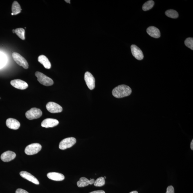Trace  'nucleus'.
Returning a JSON list of instances; mask_svg holds the SVG:
<instances>
[{
    "instance_id": "obj_19",
    "label": "nucleus",
    "mask_w": 193,
    "mask_h": 193,
    "mask_svg": "<svg viewBox=\"0 0 193 193\" xmlns=\"http://www.w3.org/2000/svg\"><path fill=\"white\" fill-rule=\"evenodd\" d=\"M21 6L17 1L13 2L12 7H11V11L13 15L18 14L21 12Z\"/></svg>"
},
{
    "instance_id": "obj_31",
    "label": "nucleus",
    "mask_w": 193,
    "mask_h": 193,
    "mask_svg": "<svg viewBox=\"0 0 193 193\" xmlns=\"http://www.w3.org/2000/svg\"><path fill=\"white\" fill-rule=\"evenodd\" d=\"M65 1L66 2L69 3H70V2H71L70 0H69V1H68V0H66Z\"/></svg>"
},
{
    "instance_id": "obj_4",
    "label": "nucleus",
    "mask_w": 193,
    "mask_h": 193,
    "mask_svg": "<svg viewBox=\"0 0 193 193\" xmlns=\"http://www.w3.org/2000/svg\"><path fill=\"white\" fill-rule=\"evenodd\" d=\"M42 112L40 109L33 108L26 113V116L29 120L36 119L42 116Z\"/></svg>"
},
{
    "instance_id": "obj_32",
    "label": "nucleus",
    "mask_w": 193,
    "mask_h": 193,
    "mask_svg": "<svg viewBox=\"0 0 193 193\" xmlns=\"http://www.w3.org/2000/svg\"><path fill=\"white\" fill-rule=\"evenodd\" d=\"M13 32L14 33H14H15V30H13Z\"/></svg>"
},
{
    "instance_id": "obj_26",
    "label": "nucleus",
    "mask_w": 193,
    "mask_h": 193,
    "mask_svg": "<svg viewBox=\"0 0 193 193\" xmlns=\"http://www.w3.org/2000/svg\"><path fill=\"white\" fill-rule=\"evenodd\" d=\"M166 193H175L174 188L172 186L168 187L166 192Z\"/></svg>"
},
{
    "instance_id": "obj_12",
    "label": "nucleus",
    "mask_w": 193,
    "mask_h": 193,
    "mask_svg": "<svg viewBox=\"0 0 193 193\" xmlns=\"http://www.w3.org/2000/svg\"><path fill=\"white\" fill-rule=\"evenodd\" d=\"M16 154L14 152L8 151L2 154L1 158L5 162H8L14 159L16 157Z\"/></svg>"
},
{
    "instance_id": "obj_29",
    "label": "nucleus",
    "mask_w": 193,
    "mask_h": 193,
    "mask_svg": "<svg viewBox=\"0 0 193 193\" xmlns=\"http://www.w3.org/2000/svg\"><path fill=\"white\" fill-rule=\"evenodd\" d=\"M191 149V150H193V140H192L191 142V143L190 145Z\"/></svg>"
},
{
    "instance_id": "obj_13",
    "label": "nucleus",
    "mask_w": 193,
    "mask_h": 193,
    "mask_svg": "<svg viewBox=\"0 0 193 193\" xmlns=\"http://www.w3.org/2000/svg\"><path fill=\"white\" fill-rule=\"evenodd\" d=\"M21 176L26 180L36 185H39L40 182L36 177L33 176L30 173L25 171H22L20 172Z\"/></svg>"
},
{
    "instance_id": "obj_15",
    "label": "nucleus",
    "mask_w": 193,
    "mask_h": 193,
    "mask_svg": "<svg viewBox=\"0 0 193 193\" xmlns=\"http://www.w3.org/2000/svg\"><path fill=\"white\" fill-rule=\"evenodd\" d=\"M95 181L94 179H91L89 180L85 177H82L77 182V185L79 188H83L89 185H92L94 184Z\"/></svg>"
},
{
    "instance_id": "obj_24",
    "label": "nucleus",
    "mask_w": 193,
    "mask_h": 193,
    "mask_svg": "<svg viewBox=\"0 0 193 193\" xmlns=\"http://www.w3.org/2000/svg\"><path fill=\"white\" fill-rule=\"evenodd\" d=\"M185 45L190 49L193 50V39L192 38H187L185 41Z\"/></svg>"
},
{
    "instance_id": "obj_3",
    "label": "nucleus",
    "mask_w": 193,
    "mask_h": 193,
    "mask_svg": "<svg viewBox=\"0 0 193 193\" xmlns=\"http://www.w3.org/2000/svg\"><path fill=\"white\" fill-rule=\"evenodd\" d=\"M42 146L38 143H34L27 146L25 149L26 154L32 155L37 153L42 149Z\"/></svg>"
},
{
    "instance_id": "obj_2",
    "label": "nucleus",
    "mask_w": 193,
    "mask_h": 193,
    "mask_svg": "<svg viewBox=\"0 0 193 193\" xmlns=\"http://www.w3.org/2000/svg\"><path fill=\"white\" fill-rule=\"evenodd\" d=\"M35 76L37 78L39 82L43 85L49 86L53 84V81L51 79L40 72H36Z\"/></svg>"
},
{
    "instance_id": "obj_11",
    "label": "nucleus",
    "mask_w": 193,
    "mask_h": 193,
    "mask_svg": "<svg viewBox=\"0 0 193 193\" xmlns=\"http://www.w3.org/2000/svg\"><path fill=\"white\" fill-rule=\"evenodd\" d=\"M59 124V121L55 119L47 118L43 121L41 123L42 127L48 128L53 127Z\"/></svg>"
},
{
    "instance_id": "obj_18",
    "label": "nucleus",
    "mask_w": 193,
    "mask_h": 193,
    "mask_svg": "<svg viewBox=\"0 0 193 193\" xmlns=\"http://www.w3.org/2000/svg\"><path fill=\"white\" fill-rule=\"evenodd\" d=\"M38 61L42 64L46 69H50L51 68V63L45 56L42 55L39 56L38 57Z\"/></svg>"
},
{
    "instance_id": "obj_20",
    "label": "nucleus",
    "mask_w": 193,
    "mask_h": 193,
    "mask_svg": "<svg viewBox=\"0 0 193 193\" xmlns=\"http://www.w3.org/2000/svg\"><path fill=\"white\" fill-rule=\"evenodd\" d=\"M165 14L168 17L176 19L179 17V14L176 11L173 9H169L165 12Z\"/></svg>"
},
{
    "instance_id": "obj_5",
    "label": "nucleus",
    "mask_w": 193,
    "mask_h": 193,
    "mask_svg": "<svg viewBox=\"0 0 193 193\" xmlns=\"http://www.w3.org/2000/svg\"><path fill=\"white\" fill-rule=\"evenodd\" d=\"M14 60L19 66H21L24 69H27L29 67V64L27 60L18 53L13 52L12 54Z\"/></svg>"
},
{
    "instance_id": "obj_22",
    "label": "nucleus",
    "mask_w": 193,
    "mask_h": 193,
    "mask_svg": "<svg viewBox=\"0 0 193 193\" xmlns=\"http://www.w3.org/2000/svg\"><path fill=\"white\" fill-rule=\"evenodd\" d=\"M25 33L24 29L22 28H17L15 30V33L17 36L23 40H25Z\"/></svg>"
},
{
    "instance_id": "obj_21",
    "label": "nucleus",
    "mask_w": 193,
    "mask_h": 193,
    "mask_svg": "<svg viewBox=\"0 0 193 193\" xmlns=\"http://www.w3.org/2000/svg\"><path fill=\"white\" fill-rule=\"evenodd\" d=\"M154 4V2L153 1L151 0V1H148L144 3L142 6V9L145 11H149V10L153 8Z\"/></svg>"
},
{
    "instance_id": "obj_23",
    "label": "nucleus",
    "mask_w": 193,
    "mask_h": 193,
    "mask_svg": "<svg viewBox=\"0 0 193 193\" xmlns=\"http://www.w3.org/2000/svg\"><path fill=\"white\" fill-rule=\"evenodd\" d=\"M93 184L96 187H101L104 186L105 184V179L102 177H99L95 181Z\"/></svg>"
},
{
    "instance_id": "obj_25",
    "label": "nucleus",
    "mask_w": 193,
    "mask_h": 193,
    "mask_svg": "<svg viewBox=\"0 0 193 193\" xmlns=\"http://www.w3.org/2000/svg\"><path fill=\"white\" fill-rule=\"evenodd\" d=\"M5 63V59L4 56L2 55V54L0 53V68L3 67Z\"/></svg>"
},
{
    "instance_id": "obj_1",
    "label": "nucleus",
    "mask_w": 193,
    "mask_h": 193,
    "mask_svg": "<svg viewBox=\"0 0 193 193\" xmlns=\"http://www.w3.org/2000/svg\"><path fill=\"white\" fill-rule=\"evenodd\" d=\"M132 93V89L128 86L122 85L118 86L113 89L112 93L117 98H122L130 95Z\"/></svg>"
},
{
    "instance_id": "obj_9",
    "label": "nucleus",
    "mask_w": 193,
    "mask_h": 193,
    "mask_svg": "<svg viewBox=\"0 0 193 193\" xmlns=\"http://www.w3.org/2000/svg\"><path fill=\"white\" fill-rule=\"evenodd\" d=\"M11 84L15 88L21 90H24L28 87V84L26 82L19 79L13 80L11 81Z\"/></svg>"
},
{
    "instance_id": "obj_14",
    "label": "nucleus",
    "mask_w": 193,
    "mask_h": 193,
    "mask_svg": "<svg viewBox=\"0 0 193 193\" xmlns=\"http://www.w3.org/2000/svg\"><path fill=\"white\" fill-rule=\"evenodd\" d=\"M6 124L9 128L14 130L18 129L21 125L20 122L12 118L8 119Z\"/></svg>"
},
{
    "instance_id": "obj_6",
    "label": "nucleus",
    "mask_w": 193,
    "mask_h": 193,
    "mask_svg": "<svg viewBox=\"0 0 193 193\" xmlns=\"http://www.w3.org/2000/svg\"><path fill=\"white\" fill-rule=\"evenodd\" d=\"M76 142L75 138L71 137L65 138L60 142L59 148L60 150H64L71 148Z\"/></svg>"
},
{
    "instance_id": "obj_10",
    "label": "nucleus",
    "mask_w": 193,
    "mask_h": 193,
    "mask_svg": "<svg viewBox=\"0 0 193 193\" xmlns=\"http://www.w3.org/2000/svg\"><path fill=\"white\" fill-rule=\"evenodd\" d=\"M131 52L134 57L138 60L143 59L144 56L143 52L140 49L135 45H132L131 46Z\"/></svg>"
},
{
    "instance_id": "obj_28",
    "label": "nucleus",
    "mask_w": 193,
    "mask_h": 193,
    "mask_svg": "<svg viewBox=\"0 0 193 193\" xmlns=\"http://www.w3.org/2000/svg\"><path fill=\"white\" fill-rule=\"evenodd\" d=\"M89 193H105L104 191L103 190H98V191H92Z\"/></svg>"
},
{
    "instance_id": "obj_8",
    "label": "nucleus",
    "mask_w": 193,
    "mask_h": 193,
    "mask_svg": "<svg viewBox=\"0 0 193 193\" xmlns=\"http://www.w3.org/2000/svg\"><path fill=\"white\" fill-rule=\"evenodd\" d=\"M46 107L49 112L53 114L61 112L63 110V108L61 106L54 102H48L47 104Z\"/></svg>"
},
{
    "instance_id": "obj_27",
    "label": "nucleus",
    "mask_w": 193,
    "mask_h": 193,
    "mask_svg": "<svg viewBox=\"0 0 193 193\" xmlns=\"http://www.w3.org/2000/svg\"><path fill=\"white\" fill-rule=\"evenodd\" d=\"M15 193H29L26 191L21 188L17 189Z\"/></svg>"
},
{
    "instance_id": "obj_16",
    "label": "nucleus",
    "mask_w": 193,
    "mask_h": 193,
    "mask_svg": "<svg viewBox=\"0 0 193 193\" xmlns=\"http://www.w3.org/2000/svg\"><path fill=\"white\" fill-rule=\"evenodd\" d=\"M147 32L148 34L152 37L158 38L161 36L160 32L156 27L151 26L147 29Z\"/></svg>"
},
{
    "instance_id": "obj_7",
    "label": "nucleus",
    "mask_w": 193,
    "mask_h": 193,
    "mask_svg": "<svg viewBox=\"0 0 193 193\" xmlns=\"http://www.w3.org/2000/svg\"><path fill=\"white\" fill-rule=\"evenodd\" d=\"M85 80L86 84L90 90H93L95 87V80L94 77L88 72H86L85 75Z\"/></svg>"
},
{
    "instance_id": "obj_33",
    "label": "nucleus",
    "mask_w": 193,
    "mask_h": 193,
    "mask_svg": "<svg viewBox=\"0 0 193 193\" xmlns=\"http://www.w3.org/2000/svg\"><path fill=\"white\" fill-rule=\"evenodd\" d=\"M104 178H105V179H106V177H105H105H104Z\"/></svg>"
},
{
    "instance_id": "obj_17",
    "label": "nucleus",
    "mask_w": 193,
    "mask_h": 193,
    "mask_svg": "<svg viewBox=\"0 0 193 193\" xmlns=\"http://www.w3.org/2000/svg\"><path fill=\"white\" fill-rule=\"evenodd\" d=\"M47 176L50 180L56 181H63L65 179V177L63 174L57 172L49 173L47 174Z\"/></svg>"
},
{
    "instance_id": "obj_30",
    "label": "nucleus",
    "mask_w": 193,
    "mask_h": 193,
    "mask_svg": "<svg viewBox=\"0 0 193 193\" xmlns=\"http://www.w3.org/2000/svg\"><path fill=\"white\" fill-rule=\"evenodd\" d=\"M129 193H138V192L137 191H132L131 192H130Z\"/></svg>"
}]
</instances>
